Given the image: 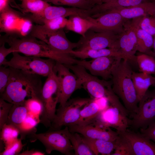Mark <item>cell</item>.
Here are the masks:
<instances>
[{"instance_id":"cell-25","label":"cell","mask_w":155,"mask_h":155,"mask_svg":"<svg viewBox=\"0 0 155 155\" xmlns=\"http://www.w3.org/2000/svg\"><path fill=\"white\" fill-rule=\"evenodd\" d=\"M100 111V108L96 100L92 99L81 110L79 119L73 124L85 126L92 123Z\"/></svg>"},{"instance_id":"cell-43","label":"cell","mask_w":155,"mask_h":155,"mask_svg":"<svg viewBox=\"0 0 155 155\" xmlns=\"http://www.w3.org/2000/svg\"><path fill=\"white\" fill-rule=\"evenodd\" d=\"M140 133L155 143V122L145 129H140Z\"/></svg>"},{"instance_id":"cell-40","label":"cell","mask_w":155,"mask_h":155,"mask_svg":"<svg viewBox=\"0 0 155 155\" xmlns=\"http://www.w3.org/2000/svg\"><path fill=\"white\" fill-rule=\"evenodd\" d=\"M13 104L0 98V129L7 122L9 112Z\"/></svg>"},{"instance_id":"cell-5","label":"cell","mask_w":155,"mask_h":155,"mask_svg":"<svg viewBox=\"0 0 155 155\" xmlns=\"http://www.w3.org/2000/svg\"><path fill=\"white\" fill-rule=\"evenodd\" d=\"M12 53V58L6 61L4 65L40 76H47L53 71L56 62L50 58L44 59L34 56H23L16 52Z\"/></svg>"},{"instance_id":"cell-2","label":"cell","mask_w":155,"mask_h":155,"mask_svg":"<svg viewBox=\"0 0 155 155\" xmlns=\"http://www.w3.org/2000/svg\"><path fill=\"white\" fill-rule=\"evenodd\" d=\"M0 42L7 43L14 52L26 55L47 57L64 65L75 63L76 59L70 54L57 52L43 41L29 35L19 38L6 34L1 36Z\"/></svg>"},{"instance_id":"cell-38","label":"cell","mask_w":155,"mask_h":155,"mask_svg":"<svg viewBox=\"0 0 155 155\" xmlns=\"http://www.w3.org/2000/svg\"><path fill=\"white\" fill-rule=\"evenodd\" d=\"M111 154L134 155L132 150L129 144L125 140L119 135L118 137L116 140V146L115 149V152Z\"/></svg>"},{"instance_id":"cell-13","label":"cell","mask_w":155,"mask_h":155,"mask_svg":"<svg viewBox=\"0 0 155 155\" xmlns=\"http://www.w3.org/2000/svg\"><path fill=\"white\" fill-rule=\"evenodd\" d=\"M54 71L57 77L59 84L58 103L59 106H63L75 90L82 88L81 80L71 73L64 64L56 62Z\"/></svg>"},{"instance_id":"cell-24","label":"cell","mask_w":155,"mask_h":155,"mask_svg":"<svg viewBox=\"0 0 155 155\" xmlns=\"http://www.w3.org/2000/svg\"><path fill=\"white\" fill-rule=\"evenodd\" d=\"M131 77L139 102L149 87L155 84V77L152 75L133 71Z\"/></svg>"},{"instance_id":"cell-9","label":"cell","mask_w":155,"mask_h":155,"mask_svg":"<svg viewBox=\"0 0 155 155\" xmlns=\"http://www.w3.org/2000/svg\"><path fill=\"white\" fill-rule=\"evenodd\" d=\"M70 69L82 82V88L94 99L106 97L108 88L112 85L111 80H101L88 73L83 66L78 64L64 65Z\"/></svg>"},{"instance_id":"cell-6","label":"cell","mask_w":155,"mask_h":155,"mask_svg":"<svg viewBox=\"0 0 155 155\" xmlns=\"http://www.w3.org/2000/svg\"><path fill=\"white\" fill-rule=\"evenodd\" d=\"M29 35L43 41L55 50L62 53L69 54L79 46L78 42H72L69 40L63 29L52 31L36 24L31 27Z\"/></svg>"},{"instance_id":"cell-17","label":"cell","mask_w":155,"mask_h":155,"mask_svg":"<svg viewBox=\"0 0 155 155\" xmlns=\"http://www.w3.org/2000/svg\"><path fill=\"white\" fill-rule=\"evenodd\" d=\"M127 142L134 155H155V143L143 136L127 129L117 132Z\"/></svg>"},{"instance_id":"cell-7","label":"cell","mask_w":155,"mask_h":155,"mask_svg":"<svg viewBox=\"0 0 155 155\" xmlns=\"http://www.w3.org/2000/svg\"><path fill=\"white\" fill-rule=\"evenodd\" d=\"M67 128L66 126L63 129H50L44 133L38 134L34 133L28 135L33 141L38 140L41 142L48 154L56 150L63 154L70 155L73 148L67 134Z\"/></svg>"},{"instance_id":"cell-3","label":"cell","mask_w":155,"mask_h":155,"mask_svg":"<svg viewBox=\"0 0 155 155\" xmlns=\"http://www.w3.org/2000/svg\"><path fill=\"white\" fill-rule=\"evenodd\" d=\"M128 60L123 59L112 73V89L122 100L124 107L133 117L137 111L138 101L132 79L133 71Z\"/></svg>"},{"instance_id":"cell-28","label":"cell","mask_w":155,"mask_h":155,"mask_svg":"<svg viewBox=\"0 0 155 155\" xmlns=\"http://www.w3.org/2000/svg\"><path fill=\"white\" fill-rule=\"evenodd\" d=\"M67 134L73 146L75 155H94L88 145L83 140L81 134L70 132L68 126Z\"/></svg>"},{"instance_id":"cell-11","label":"cell","mask_w":155,"mask_h":155,"mask_svg":"<svg viewBox=\"0 0 155 155\" xmlns=\"http://www.w3.org/2000/svg\"><path fill=\"white\" fill-rule=\"evenodd\" d=\"M132 117L130 126L135 130L146 129L155 122V89L147 91Z\"/></svg>"},{"instance_id":"cell-49","label":"cell","mask_w":155,"mask_h":155,"mask_svg":"<svg viewBox=\"0 0 155 155\" xmlns=\"http://www.w3.org/2000/svg\"><path fill=\"white\" fill-rule=\"evenodd\" d=\"M153 86H155V84Z\"/></svg>"},{"instance_id":"cell-18","label":"cell","mask_w":155,"mask_h":155,"mask_svg":"<svg viewBox=\"0 0 155 155\" xmlns=\"http://www.w3.org/2000/svg\"><path fill=\"white\" fill-rule=\"evenodd\" d=\"M67 126L70 132L77 133L89 138L113 142L119 137L117 132L111 128L105 127L94 123L85 126L71 124Z\"/></svg>"},{"instance_id":"cell-36","label":"cell","mask_w":155,"mask_h":155,"mask_svg":"<svg viewBox=\"0 0 155 155\" xmlns=\"http://www.w3.org/2000/svg\"><path fill=\"white\" fill-rule=\"evenodd\" d=\"M21 137L18 138L13 142L4 147V149L0 152V155H18L21 153L24 144H23Z\"/></svg>"},{"instance_id":"cell-8","label":"cell","mask_w":155,"mask_h":155,"mask_svg":"<svg viewBox=\"0 0 155 155\" xmlns=\"http://www.w3.org/2000/svg\"><path fill=\"white\" fill-rule=\"evenodd\" d=\"M92 99L76 98L68 100L63 106H59L57 109L50 129H61L63 126L75 123L79 118L81 110Z\"/></svg>"},{"instance_id":"cell-4","label":"cell","mask_w":155,"mask_h":155,"mask_svg":"<svg viewBox=\"0 0 155 155\" xmlns=\"http://www.w3.org/2000/svg\"><path fill=\"white\" fill-rule=\"evenodd\" d=\"M47 77L42 88V109L40 122L46 127H50L56 115V106L58 103L59 84L54 69Z\"/></svg>"},{"instance_id":"cell-35","label":"cell","mask_w":155,"mask_h":155,"mask_svg":"<svg viewBox=\"0 0 155 155\" xmlns=\"http://www.w3.org/2000/svg\"><path fill=\"white\" fill-rule=\"evenodd\" d=\"M37 124V122L34 119L28 116L19 128L20 137L23 140L26 135L36 133Z\"/></svg>"},{"instance_id":"cell-42","label":"cell","mask_w":155,"mask_h":155,"mask_svg":"<svg viewBox=\"0 0 155 155\" xmlns=\"http://www.w3.org/2000/svg\"><path fill=\"white\" fill-rule=\"evenodd\" d=\"M10 67L7 68L6 66L0 67V93L1 94L4 91L7 85L10 74Z\"/></svg>"},{"instance_id":"cell-31","label":"cell","mask_w":155,"mask_h":155,"mask_svg":"<svg viewBox=\"0 0 155 155\" xmlns=\"http://www.w3.org/2000/svg\"><path fill=\"white\" fill-rule=\"evenodd\" d=\"M22 13L24 14L31 13L33 15L41 13L51 5L43 0H23L18 4Z\"/></svg>"},{"instance_id":"cell-44","label":"cell","mask_w":155,"mask_h":155,"mask_svg":"<svg viewBox=\"0 0 155 155\" xmlns=\"http://www.w3.org/2000/svg\"><path fill=\"white\" fill-rule=\"evenodd\" d=\"M3 42L0 43V66L3 65L7 61L6 59L7 56L10 53L14 52L13 49L10 47L7 48L5 47V43Z\"/></svg>"},{"instance_id":"cell-34","label":"cell","mask_w":155,"mask_h":155,"mask_svg":"<svg viewBox=\"0 0 155 155\" xmlns=\"http://www.w3.org/2000/svg\"><path fill=\"white\" fill-rule=\"evenodd\" d=\"M48 3L58 5H67L86 9L93 6L88 0H43Z\"/></svg>"},{"instance_id":"cell-1","label":"cell","mask_w":155,"mask_h":155,"mask_svg":"<svg viewBox=\"0 0 155 155\" xmlns=\"http://www.w3.org/2000/svg\"><path fill=\"white\" fill-rule=\"evenodd\" d=\"M9 67L10 73L8 81L4 91L0 94L1 98L17 105H25L30 98L37 100L42 104L40 76Z\"/></svg>"},{"instance_id":"cell-22","label":"cell","mask_w":155,"mask_h":155,"mask_svg":"<svg viewBox=\"0 0 155 155\" xmlns=\"http://www.w3.org/2000/svg\"><path fill=\"white\" fill-rule=\"evenodd\" d=\"M0 13V32L8 34L15 31L17 23L22 20L21 16L25 14L15 10L11 6Z\"/></svg>"},{"instance_id":"cell-46","label":"cell","mask_w":155,"mask_h":155,"mask_svg":"<svg viewBox=\"0 0 155 155\" xmlns=\"http://www.w3.org/2000/svg\"><path fill=\"white\" fill-rule=\"evenodd\" d=\"M45 153L38 150L32 149L27 150L20 153L18 155H44Z\"/></svg>"},{"instance_id":"cell-16","label":"cell","mask_w":155,"mask_h":155,"mask_svg":"<svg viewBox=\"0 0 155 155\" xmlns=\"http://www.w3.org/2000/svg\"><path fill=\"white\" fill-rule=\"evenodd\" d=\"M94 24L91 29L96 32L111 31L120 34L123 30L126 19L118 12L111 9L105 12L96 18L90 16L86 18Z\"/></svg>"},{"instance_id":"cell-21","label":"cell","mask_w":155,"mask_h":155,"mask_svg":"<svg viewBox=\"0 0 155 155\" xmlns=\"http://www.w3.org/2000/svg\"><path fill=\"white\" fill-rule=\"evenodd\" d=\"M146 0H108L102 3L94 5L88 9L90 17L96 18L101 14L118 7L133 6L145 2Z\"/></svg>"},{"instance_id":"cell-19","label":"cell","mask_w":155,"mask_h":155,"mask_svg":"<svg viewBox=\"0 0 155 155\" xmlns=\"http://www.w3.org/2000/svg\"><path fill=\"white\" fill-rule=\"evenodd\" d=\"M72 16H78L85 18L90 16L87 9L73 7L65 8L50 5L46 7L41 13L34 15L33 19L36 24L42 25L46 20Z\"/></svg>"},{"instance_id":"cell-33","label":"cell","mask_w":155,"mask_h":155,"mask_svg":"<svg viewBox=\"0 0 155 155\" xmlns=\"http://www.w3.org/2000/svg\"><path fill=\"white\" fill-rule=\"evenodd\" d=\"M0 131V141L5 147L14 141L20 135L19 128L11 124H5Z\"/></svg>"},{"instance_id":"cell-27","label":"cell","mask_w":155,"mask_h":155,"mask_svg":"<svg viewBox=\"0 0 155 155\" xmlns=\"http://www.w3.org/2000/svg\"><path fill=\"white\" fill-rule=\"evenodd\" d=\"M93 23L87 18L78 16H72L68 19L66 29L84 37L89 30L94 27Z\"/></svg>"},{"instance_id":"cell-12","label":"cell","mask_w":155,"mask_h":155,"mask_svg":"<svg viewBox=\"0 0 155 155\" xmlns=\"http://www.w3.org/2000/svg\"><path fill=\"white\" fill-rule=\"evenodd\" d=\"M143 17L133 18L131 20H126L119 34V51L128 61H136L135 54L137 51V32Z\"/></svg>"},{"instance_id":"cell-23","label":"cell","mask_w":155,"mask_h":155,"mask_svg":"<svg viewBox=\"0 0 155 155\" xmlns=\"http://www.w3.org/2000/svg\"><path fill=\"white\" fill-rule=\"evenodd\" d=\"M69 54L73 57L80 58L82 59L88 58L94 59L105 56H115L128 60L127 58L118 50L111 48L88 49L79 51L73 50Z\"/></svg>"},{"instance_id":"cell-20","label":"cell","mask_w":155,"mask_h":155,"mask_svg":"<svg viewBox=\"0 0 155 155\" xmlns=\"http://www.w3.org/2000/svg\"><path fill=\"white\" fill-rule=\"evenodd\" d=\"M112 9L118 12L125 19L129 20L155 15V2L145 1L133 6L118 7Z\"/></svg>"},{"instance_id":"cell-39","label":"cell","mask_w":155,"mask_h":155,"mask_svg":"<svg viewBox=\"0 0 155 155\" xmlns=\"http://www.w3.org/2000/svg\"><path fill=\"white\" fill-rule=\"evenodd\" d=\"M140 28L154 37L155 36V15L143 16Z\"/></svg>"},{"instance_id":"cell-15","label":"cell","mask_w":155,"mask_h":155,"mask_svg":"<svg viewBox=\"0 0 155 155\" xmlns=\"http://www.w3.org/2000/svg\"><path fill=\"white\" fill-rule=\"evenodd\" d=\"M130 120L118 107L110 104L100 112L92 123L105 127L114 128L117 132H120L128 129Z\"/></svg>"},{"instance_id":"cell-10","label":"cell","mask_w":155,"mask_h":155,"mask_svg":"<svg viewBox=\"0 0 155 155\" xmlns=\"http://www.w3.org/2000/svg\"><path fill=\"white\" fill-rule=\"evenodd\" d=\"M119 34L113 31L96 32L90 29L84 37H81L78 42V46L75 50L108 48L119 51Z\"/></svg>"},{"instance_id":"cell-45","label":"cell","mask_w":155,"mask_h":155,"mask_svg":"<svg viewBox=\"0 0 155 155\" xmlns=\"http://www.w3.org/2000/svg\"><path fill=\"white\" fill-rule=\"evenodd\" d=\"M9 6L16 8L21 11L20 7L19 5L16 3L15 0H0V12Z\"/></svg>"},{"instance_id":"cell-51","label":"cell","mask_w":155,"mask_h":155,"mask_svg":"<svg viewBox=\"0 0 155 155\" xmlns=\"http://www.w3.org/2000/svg\"><path fill=\"white\" fill-rule=\"evenodd\" d=\"M154 0V1H155V0Z\"/></svg>"},{"instance_id":"cell-32","label":"cell","mask_w":155,"mask_h":155,"mask_svg":"<svg viewBox=\"0 0 155 155\" xmlns=\"http://www.w3.org/2000/svg\"><path fill=\"white\" fill-rule=\"evenodd\" d=\"M139 70L141 72L155 77V58L154 57L143 53L136 56Z\"/></svg>"},{"instance_id":"cell-37","label":"cell","mask_w":155,"mask_h":155,"mask_svg":"<svg viewBox=\"0 0 155 155\" xmlns=\"http://www.w3.org/2000/svg\"><path fill=\"white\" fill-rule=\"evenodd\" d=\"M68 19L63 17H59L45 21L42 25L52 31H57L65 27Z\"/></svg>"},{"instance_id":"cell-41","label":"cell","mask_w":155,"mask_h":155,"mask_svg":"<svg viewBox=\"0 0 155 155\" xmlns=\"http://www.w3.org/2000/svg\"><path fill=\"white\" fill-rule=\"evenodd\" d=\"M25 105L29 112L40 115L42 109V103L38 100L33 99H28L25 102Z\"/></svg>"},{"instance_id":"cell-47","label":"cell","mask_w":155,"mask_h":155,"mask_svg":"<svg viewBox=\"0 0 155 155\" xmlns=\"http://www.w3.org/2000/svg\"><path fill=\"white\" fill-rule=\"evenodd\" d=\"M93 5L100 4L104 3L108 0H88Z\"/></svg>"},{"instance_id":"cell-30","label":"cell","mask_w":155,"mask_h":155,"mask_svg":"<svg viewBox=\"0 0 155 155\" xmlns=\"http://www.w3.org/2000/svg\"><path fill=\"white\" fill-rule=\"evenodd\" d=\"M28 111L25 106L13 104L11 108L6 124L14 125L19 129L21 124L28 116Z\"/></svg>"},{"instance_id":"cell-50","label":"cell","mask_w":155,"mask_h":155,"mask_svg":"<svg viewBox=\"0 0 155 155\" xmlns=\"http://www.w3.org/2000/svg\"><path fill=\"white\" fill-rule=\"evenodd\" d=\"M20 0L21 1H22L23 0Z\"/></svg>"},{"instance_id":"cell-29","label":"cell","mask_w":155,"mask_h":155,"mask_svg":"<svg viewBox=\"0 0 155 155\" xmlns=\"http://www.w3.org/2000/svg\"><path fill=\"white\" fill-rule=\"evenodd\" d=\"M137 51L154 57L151 49L153 48L154 37L140 27L137 32Z\"/></svg>"},{"instance_id":"cell-14","label":"cell","mask_w":155,"mask_h":155,"mask_svg":"<svg viewBox=\"0 0 155 155\" xmlns=\"http://www.w3.org/2000/svg\"><path fill=\"white\" fill-rule=\"evenodd\" d=\"M122 59L120 57L115 56L101 57L92 59L89 61L76 59L75 64L83 66L89 70L91 74L100 76L106 80L111 79L113 71Z\"/></svg>"},{"instance_id":"cell-26","label":"cell","mask_w":155,"mask_h":155,"mask_svg":"<svg viewBox=\"0 0 155 155\" xmlns=\"http://www.w3.org/2000/svg\"><path fill=\"white\" fill-rule=\"evenodd\" d=\"M84 141L88 145L94 155H109L115 150L116 140L112 142L89 138L82 135Z\"/></svg>"},{"instance_id":"cell-48","label":"cell","mask_w":155,"mask_h":155,"mask_svg":"<svg viewBox=\"0 0 155 155\" xmlns=\"http://www.w3.org/2000/svg\"><path fill=\"white\" fill-rule=\"evenodd\" d=\"M154 44H153V48L154 50V53L155 55V36L154 37Z\"/></svg>"}]
</instances>
